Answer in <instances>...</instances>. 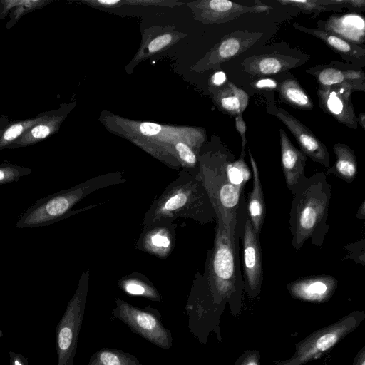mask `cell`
I'll return each mask as SVG.
<instances>
[{"instance_id": "30", "label": "cell", "mask_w": 365, "mask_h": 365, "mask_svg": "<svg viewBox=\"0 0 365 365\" xmlns=\"http://www.w3.org/2000/svg\"><path fill=\"white\" fill-rule=\"evenodd\" d=\"M235 126L237 132L241 136L242 140V150H241V158H245V148L247 143V139L245 136L246 133V123L242 118V113H240L235 116Z\"/></svg>"}, {"instance_id": "39", "label": "cell", "mask_w": 365, "mask_h": 365, "mask_svg": "<svg viewBox=\"0 0 365 365\" xmlns=\"http://www.w3.org/2000/svg\"><path fill=\"white\" fill-rule=\"evenodd\" d=\"M152 243L158 247H168L170 244L169 240L165 236L155 235L151 239Z\"/></svg>"}, {"instance_id": "2", "label": "cell", "mask_w": 365, "mask_h": 365, "mask_svg": "<svg viewBox=\"0 0 365 365\" xmlns=\"http://www.w3.org/2000/svg\"><path fill=\"white\" fill-rule=\"evenodd\" d=\"M212 287L219 299L234 302L244 289L238 250V236L232 238L219 225L211 262Z\"/></svg>"}, {"instance_id": "44", "label": "cell", "mask_w": 365, "mask_h": 365, "mask_svg": "<svg viewBox=\"0 0 365 365\" xmlns=\"http://www.w3.org/2000/svg\"><path fill=\"white\" fill-rule=\"evenodd\" d=\"M10 120L7 116L5 115H0V130L6 126L9 123Z\"/></svg>"}, {"instance_id": "3", "label": "cell", "mask_w": 365, "mask_h": 365, "mask_svg": "<svg viewBox=\"0 0 365 365\" xmlns=\"http://www.w3.org/2000/svg\"><path fill=\"white\" fill-rule=\"evenodd\" d=\"M364 316L363 312H354L315 331L296 346V351L290 359L275 365H302L319 357L353 331Z\"/></svg>"}, {"instance_id": "9", "label": "cell", "mask_w": 365, "mask_h": 365, "mask_svg": "<svg viewBox=\"0 0 365 365\" xmlns=\"http://www.w3.org/2000/svg\"><path fill=\"white\" fill-rule=\"evenodd\" d=\"M338 281L333 276L318 275L300 278L289 283V294L299 300L321 303L329 300L337 288Z\"/></svg>"}, {"instance_id": "23", "label": "cell", "mask_w": 365, "mask_h": 365, "mask_svg": "<svg viewBox=\"0 0 365 365\" xmlns=\"http://www.w3.org/2000/svg\"><path fill=\"white\" fill-rule=\"evenodd\" d=\"M226 172L231 184L244 190L247 182L251 178V172L244 160L240 158L237 160L232 158L227 164Z\"/></svg>"}, {"instance_id": "4", "label": "cell", "mask_w": 365, "mask_h": 365, "mask_svg": "<svg viewBox=\"0 0 365 365\" xmlns=\"http://www.w3.org/2000/svg\"><path fill=\"white\" fill-rule=\"evenodd\" d=\"M113 317L125 323L130 330L150 343L165 350L173 346L171 332L163 324L160 312L150 307L138 308L118 300Z\"/></svg>"}, {"instance_id": "21", "label": "cell", "mask_w": 365, "mask_h": 365, "mask_svg": "<svg viewBox=\"0 0 365 365\" xmlns=\"http://www.w3.org/2000/svg\"><path fill=\"white\" fill-rule=\"evenodd\" d=\"M47 111L40 113L33 118L10 120L9 123L0 130V151L7 149L11 145L19 140L31 127L43 119Z\"/></svg>"}, {"instance_id": "28", "label": "cell", "mask_w": 365, "mask_h": 365, "mask_svg": "<svg viewBox=\"0 0 365 365\" xmlns=\"http://www.w3.org/2000/svg\"><path fill=\"white\" fill-rule=\"evenodd\" d=\"M364 240L349 244L345 247L348 255L345 258L354 260L356 263L364 265ZM344 258V259H345Z\"/></svg>"}, {"instance_id": "19", "label": "cell", "mask_w": 365, "mask_h": 365, "mask_svg": "<svg viewBox=\"0 0 365 365\" xmlns=\"http://www.w3.org/2000/svg\"><path fill=\"white\" fill-rule=\"evenodd\" d=\"M278 87L279 98L286 103L300 110H312L313 103L309 96L295 79H286Z\"/></svg>"}, {"instance_id": "5", "label": "cell", "mask_w": 365, "mask_h": 365, "mask_svg": "<svg viewBox=\"0 0 365 365\" xmlns=\"http://www.w3.org/2000/svg\"><path fill=\"white\" fill-rule=\"evenodd\" d=\"M84 307L85 294L78 289L56 328V365H73Z\"/></svg>"}, {"instance_id": "29", "label": "cell", "mask_w": 365, "mask_h": 365, "mask_svg": "<svg viewBox=\"0 0 365 365\" xmlns=\"http://www.w3.org/2000/svg\"><path fill=\"white\" fill-rule=\"evenodd\" d=\"M319 3L324 6L331 7L336 6H351L353 8H364L365 6L364 0H319Z\"/></svg>"}, {"instance_id": "26", "label": "cell", "mask_w": 365, "mask_h": 365, "mask_svg": "<svg viewBox=\"0 0 365 365\" xmlns=\"http://www.w3.org/2000/svg\"><path fill=\"white\" fill-rule=\"evenodd\" d=\"M32 172L31 169L11 163L0 165V185L17 182L20 178L28 175Z\"/></svg>"}, {"instance_id": "25", "label": "cell", "mask_w": 365, "mask_h": 365, "mask_svg": "<svg viewBox=\"0 0 365 365\" xmlns=\"http://www.w3.org/2000/svg\"><path fill=\"white\" fill-rule=\"evenodd\" d=\"M49 3L50 1L46 0L16 1L15 6L10 11V20L6 24V28L9 29L14 26L19 19L26 14L41 9Z\"/></svg>"}, {"instance_id": "32", "label": "cell", "mask_w": 365, "mask_h": 365, "mask_svg": "<svg viewBox=\"0 0 365 365\" xmlns=\"http://www.w3.org/2000/svg\"><path fill=\"white\" fill-rule=\"evenodd\" d=\"M187 201V197L184 193H178L170 197L165 203V208L172 211L182 207Z\"/></svg>"}, {"instance_id": "20", "label": "cell", "mask_w": 365, "mask_h": 365, "mask_svg": "<svg viewBox=\"0 0 365 365\" xmlns=\"http://www.w3.org/2000/svg\"><path fill=\"white\" fill-rule=\"evenodd\" d=\"M220 106L232 115H237L245 110L248 105L249 96L242 89L231 82L221 91L217 96Z\"/></svg>"}, {"instance_id": "11", "label": "cell", "mask_w": 365, "mask_h": 365, "mask_svg": "<svg viewBox=\"0 0 365 365\" xmlns=\"http://www.w3.org/2000/svg\"><path fill=\"white\" fill-rule=\"evenodd\" d=\"M303 63L300 58L276 53L251 56L241 62L244 70L255 76L274 75Z\"/></svg>"}, {"instance_id": "41", "label": "cell", "mask_w": 365, "mask_h": 365, "mask_svg": "<svg viewBox=\"0 0 365 365\" xmlns=\"http://www.w3.org/2000/svg\"><path fill=\"white\" fill-rule=\"evenodd\" d=\"M361 352L360 354H358L357 357L359 359H356L354 365H365L364 348L361 349Z\"/></svg>"}, {"instance_id": "43", "label": "cell", "mask_w": 365, "mask_h": 365, "mask_svg": "<svg viewBox=\"0 0 365 365\" xmlns=\"http://www.w3.org/2000/svg\"><path fill=\"white\" fill-rule=\"evenodd\" d=\"M357 123H359L364 130H365V113H361L356 118Z\"/></svg>"}, {"instance_id": "15", "label": "cell", "mask_w": 365, "mask_h": 365, "mask_svg": "<svg viewBox=\"0 0 365 365\" xmlns=\"http://www.w3.org/2000/svg\"><path fill=\"white\" fill-rule=\"evenodd\" d=\"M249 157L252 170L253 186L248 197L247 208L253 229L259 237L265 217V204L257 164L250 150Z\"/></svg>"}, {"instance_id": "34", "label": "cell", "mask_w": 365, "mask_h": 365, "mask_svg": "<svg viewBox=\"0 0 365 365\" xmlns=\"http://www.w3.org/2000/svg\"><path fill=\"white\" fill-rule=\"evenodd\" d=\"M124 289L128 293L133 295L151 297V295L148 292L146 287L137 282H129L125 284ZM151 298L153 299L152 297Z\"/></svg>"}, {"instance_id": "17", "label": "cell", "mask_w": 365, "mask_h": 365, "mask_svg": "<svg viewBox=\"0 0 365 365\" xmlns=\"http://www.w3.org/2000/svg\"><path fill=\"white\" fill-rule=\"evenodd\" d=\"M333 150L336 160L325 174H333L346 182H352L357 173V161L353 150L345 144L336 143Z\"/></svg>"}, {"instance_id": "40", "label": "cell", "mask_w": 365, "mask_h": 365, "mask_svg": "<svg viewBox=\"0 0 365 365\" xmlns=\"http://www.w3.org/2000/svg\"><path fill=\"white\" fill-rule=\"evenodd\" d=\"M226 81V76L224 72L219 71L215 73L212 77V82L216 86L222 85Z\"/></svg>"}, {"instance_id": "22", "label": "cell", "mask_w": 365, "mask_h": 365, "mask_svg": "<svg viewBox=\"0 0 365 365\" xmlns=\"http://www.w3.org/2000/svg\"><path fill=\"white\" fill-rule=\"evenodd\" d=\"M87 365H142L130 353L120 349L103 348L93 353Z\"/></svg>"}, {"instance_id": "18", "label": "cell", "mask_w": 365, "mask_h": 365, "mask_svg": "<svg viewBox=\"0 0 365 365\" xmlns=\"http://www.w3.org/2000/svg\"><path fill=\"white\" fill-rule=\"evenodd\" d=\"M206 10L214 22H227L243 14L259 13L257 6H247L228 0H211L206 2Z\"/></svg>"}, {"instance_id": "12", "label": "cell", "mask_w": 365, "mask_h": 365, "mask_svg": "<svg viewBox=\"0 0 365 365\" xmlns=\"http://www.w3.org/2000/svg\"><path fill=\"white\" fill-rule=\"evenodd\" d=\"M321 23L323 31L334 34L356 45L363 44L365 39V21L356 14H334Z\"/></svg>"}, {"instance_id": "16", "label": "cell", "mask_w": 365, "mask_h": 365, "mask_svg": "<svg viewBox=\"0 0 365 365\" xmlns=\"http://www.w3.org/2000/svg\"><path fill=\"white\" fill-rule=\"evenodd\" d=\"M293 26L297 30L321 39L333 51L344 56L354 58H363L365 56V49L363 47L350 43L334 34L320 29L307 28L297 23H294Z\"/></svg>"}, {"instance_id": "14", "label": "cell", "mask_w": 365, "mask_h": 365, "mask_svg": "<svg viewBox=\"0 0 365 365\" xmlns=\"http://www.w3.org/2000/svg\"><path fill=\"white\" fill-rule=\"evenodd\" d=\"M66 115V108L48 110L46 116L31 127L7 149H14L33 145L47 139L57 132Z\"/></svg>"}, {"instance_id": "7", "label": "cell", "mask_w": 365, "mask_h": 365, "mask_svg": "<svg viewBox=\"0 0 365 365\" xmlns=\"http://www.w3.org/2000/svg\"><path fill=\"white\" fill-rule=\"evenodd\" d=\"M259 237L255 233L247 215L243 231L244 289L250 297H255L263 280L262 252Z\"/></svg>"}, {"instance_id": "47", "label": "cell", "mask_w": 365, "mask_h": 365, "mask_svg": "<svg viewBox=\"0 0 365 365\" xmlns=\"http://www.w3.org/2000/svg\"><path fill=\"white\" fill-rule=\"evenodd\" d=\"M3 336V331L0 329V337Z\"/></svg>"}, {"instance_id": "36", "label": "cell", "mask_w": 365, "mask_h": 365, "mask_svg": "<svg viewBox=\"0 0 365 365\" xmlns=\"http://www.w3.org/2000/svg\"><path fill=\"white\" fill-rule=\"evenodd\" d=\"M161 130L159 124L145 122L140 125V130L145 135H154L158 134Z\"/></svg>"}, {"instance_id": "1", "label": "cell", "mask_w": 365, "mask_h": 365, "mask_svg": "<svg viewBox=\"0 0 365 365\" xmlns=\"http://www.w3.org/2000/svg\"><path fill=\"white\" fill-rule=\"evenodd\" d=\"M293 195L289 212L292 245L299 250L306 240L322 247L328 231L327 220L331 185L324 173L304 176Z\"/></svg>"}, {"instance_id": "37", "label": "cell", "mask_w": 365, "mask_h": 365, "mask_svg": "<svg viewBox=\"0 0 365 365\" xmlns=\"http://www.w3.org/2000/svg\"><path fill=\"white\" fill-rule=\"evenodd\" d=\"M251 86L257 89H275L277 88V83L274 79L262 78L253 82Z\"/></svg>"}, {"instance_id": "10", "label": "cell", "mask_w": 365, "mask_h": 365, "mask_svg": "<svg viewBox=\"0 0 365 365\" xmlns=\"http://www.w3.org/2000/svg\"><path fill=\"white\" fill-rule=\"evenodd\" d=\"M281 163L287 188L294 194L304 177L307 155L290 141L283 129L279 130Z\"/></svg>"}, {"instance_id": "38", "label": "cell", "mask_w": 365, "mask_h": 365, "mask_svg": "<svg viewBox=\"0 0 365 365\" xmlns=\"http://www.w3.org/2000/svg\"><path fill=\"white\" fill-rule=\"evenodd\" d=\"M9 365H29V359L21 354L9 351Z\"/></svg>"}, {"instance_id": "8", "label": "cell", "mask_w": 365, "mask_h": 365, "mask_svg": "<svg viewBox=\"0 0 365 365\" xmlns=\"http://www.w3.org/2000/svg\"><path fill=\"white\" fill-rule=\"evenodd\" d=\"M352 89L344 83L317 90L319 105L326 113L352 129L358 126L351 100Z\"/></svg>"}, {"instance_id": "42", "label": "cell", "mask_w": 365, "mask_h": 365, "mask_svg": "<svg viewBox=\"0 0 365 365\" xmlns=\"http://www.w3.org/2000/svg\"><path fill=\"white\" fill-rule=\"evenodd\" d=\"M365 203L364 201L361 203L359 207L358 212L356 213V217L358 219L364 220L365 219Z\"/></svg>"}, {"instance_id": "27", "label": "cell", "mask_w": 365, "mask_h": 365, "mask_svg": "<svg viewBox=\"0 0 365 365\" xmlns=\"http://www.w3.org/2000/svg\"><path fill=\"white\" fill-rule=\"evenodd\" d=\"M277 1L282 5L295 6L299 9L307 13H314L315 14L314 16L322 12L327 11L333 9L332 7H329L321 4L319 0H278Z\"/></svg>"}, {"instance_id": "35", "label": "cell", "mask_w": 365, "mask_h": 365, "mask_svg": "<svg viewBox=\"0 0 365 365\" xmlns=\"http://www.w3.org/2000/svg\"><path fill=\"white\" fill-rule=\"evenodd\" d=\"M171 36L170 34H165L157 37L153 39L148 46L150 52H155L159 51L163 47L168 45L171 41Z\"/></svg>"}, {"instance_id": "6", "label": "cell", "mask_w": 365, "mask_h": 365, "mask_svg": "<svg viewBox=\"0 0 365 365\" xmlns=\"http://www.w3.org/2000/svg\"><path fill=\"white\" fill-rule=\"evenodd\" d=\"M267 110L286 125L307 156L314 162L329 168L330 158L326 145L306 125L272 102L268 104Z\"/></svg>"}, {"instance_id": "13", "label": "cell", "mask_w": 365, "mask_h": 365, "mask_svg": "<svg viewBox=\"0 0 365 365\" xmlns=\"http://www.w3.org/2000/svg\"><path fill=\"white\" fill-rule=\"evenodd\" d=\"M262 33L252 32L245 30H237L231 32L217 44L212 52L210 61L212 63H221L240 56L261 37Z\"/></svg>"}, {"instance_id": "24", "label": "cell", "mask_w": 365, "mask_h": 365, "mask_svg": "<svg viewBox=\"0 0 365 365\" xmlns=\"http://www.w3.org/2000/svg\"><path fill=\"white\" fill-rule=\"evenodd\" d=\"M307 72L315 77L319 88L336 86L346 81L345 71L331 66L312 68V71H307Z\"/></svg>"}, {"instance_id": "31", "label": "cell", "mask_w": 365, "mask_h": 365, "mask_svg": "<svg viewBox=\"0 0 365 365\" xmlns=\"http://www.w3.org/2000/svg\"><path fill=\"white\" fill-rule=\"evenodd\" d=\"M175 148L178 152L180 157L189 164H194L196 162V158L190 148L182 143H178Z\"/></svg>"}, {"instance_id": "46", "label": "cell", "mask_w": 365, "mask_h": 365, "mask_svg": "<svg viewBox=\"0 0 365 365\" xmlns=\"http://www.w3.org/2000/svg\"><path fill=\"white\" fill-rule=\"evenodd\" d=\"M4 4L2 0H0V20L4 19Z\"/></svg>"}, {"instance_id": "45", "label": "cell", "mask_w": 365, "mask_h": 365, "mask_svg": "<svg viewBox=\"0 0 365 365\" xmlns=\"http://www.w3.org/2000/svg\"><path fill=\"white\" fill-rule=\"evenodd\" d=\"M98 2L101 4L110 5V4H117L119 2V1L118 0H99Z\"/></svg>"}, {"instance_id": "33", "label": "cell", "mask_w": 365, "mask_h": 365, "mask_svg": "<svg viewBox=\"0 0 365 365\" xmlns=\"http://www.w3.org/2000/svg\"><path fill=\"white\" fill-rule=\"evenodd\" d=\"M235 365H260L259 353L257 351L244 353L238 359Z\"/></svg>"}]
</instances>
